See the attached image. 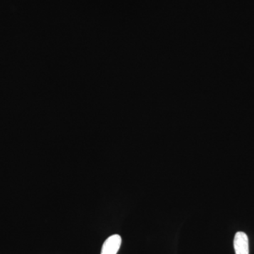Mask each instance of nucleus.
I'll use <instances>...</instances> for the list:
<instances>
[{
  "label": "nucleus",
  "instance_id": "1",
  "mask_svg": "<svg viewBox=\"0 0 254 254\" xmlns=\"http://www.w3.org/2000/svg\"><path fill=\"white\" fill-rule=\"evenodd\" d=\"M234 248L236 254H250L249 239L243 232H237L234 239Z\"/></svg>",
  "mask_w": 254,
  "mask_h": 254
},
{
  "label": "nucleus",
  "instance_id": "2",
  "mask_svg": "<svg viewBox=\"0 0 254 254\" xmlns=\"http://www.w3.org/2000/svg\"><path fill=\"white\" fill-rule=\"evenodd\" d=\"M122 244L120 235H114L108 237L102 247L101 254H117Z\"/></svg>",
  "mask_w": 254,
  "mask_h": 254
}]
</instances>
